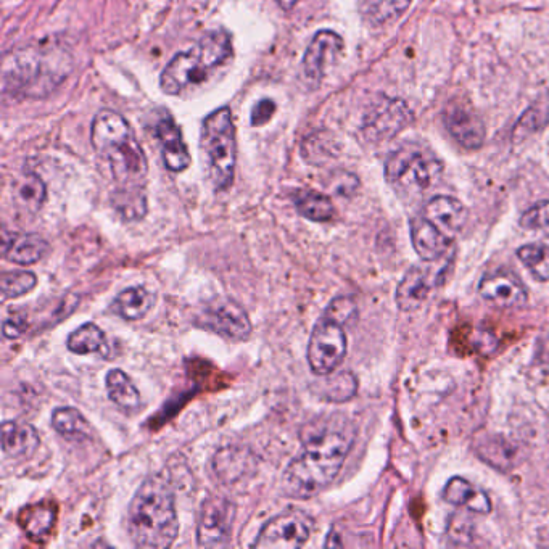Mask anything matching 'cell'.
<instances>
[{
    "label": "cell",
    "mask_w": 549,
    "mask_h": 549,
    "mask_svg": "<svg viewBox=\"0 0 549 549\" xmlns=\"http://www.w3.org/2000/svg\"><path fill=\"white\" fill-rule=\"evenodd\" d=\"M355 435L342 424L326 422L303 435V451L290 461L282 475L285 495L308 500L329 487L339 475Z\"/></svg>",
    "instance_id": "obj_1"
},
{
    "label": "cell",
    "mask_w": 549,
    "mask_h": 549,
    "mask_svg": "<svg viewBox=\"0 0 549 549\" xmlns=\"http://www.w3.org/2000/svg\"><path fill=\"white\" fill-rule=\"evenodd\" d=\"M129 533L139 548H168L178 537L179 521L173 487L163 474H153L137 488L128 512Z\"/></svg>",
    "instance_id": "obj_2"
},
{
    "label": "cell",
    "mask_w": 549,
    "mask_h": 549,
    "mask_svg": "<svg viewBox=\"0 0 549 549\" xmlns=\"http://www.w3.org/2000/svg\"><path fill=\"white\" fill-rule=\"evenodd\" d=\"M91 141L120 187H142L149 165L133 128L120 113L102 110L92 121Z\"/></svg>",
    "instance_id": "obj_3"
},
{
    "label": "cell",
    "mask_w": 549,
    "mask_h": 549,
    "mask_svg": "<svg viewBox=\"0 0 549 549\" xmlns=\"http://www.w3.org/2000/svg\"><path fill=\"white\" fill-rule=\"evenodd\" d=\"M231 57V34L226 29L210 31L195 46L174 55L161 71V91L168 95L181 94L189 87L207 81L208 76Z\"/></svg>",
    "instance_id": "obj_4"
},
{
    "label": "cell",
    "mask_w": 549,
    "mask_h": 549,
    "mask_svg": "<svg viewBox=\"0 0 549 549\" xmlns=\"http://www.w3.org/2000/svg\"><path fill=\"white\" fill-rule=\"evenodd\" d=\"M442 176V163L422 145H403L385 161V179L398 194L406 197L426 194L437 186Z\"/></svg>",
    "instance_id": "obj_5"
},
{
    "label": "cell",
    "mask_w": 549,
    "mask_h": 549,
    "mask_svg": "<svg viewBox=\"0 0 549 549\" xmlns=\"http://www.w3.org/2000/svg\"><path fill=\"white\" fill-rule=\"evenodd\" d=\"M63 62V55L52 52H21L5 63L4 91L23 97H42L67 78L65 65L52 68Z\"/></svg>",
    "instance_id": "obj_6"
},
{
    "label": "cell",
    "mask_w": 549,
    "mask_h": 549,
    "mask_svg": "<svg viewBox=\"0 0 549 549\" xmlns=\"http://www.w3.org/2000/svg\"><path fill=\"white\" fill-rule=\"evenodd\" d=\"M202 149L207 155L213 186L218 190L229 189L236 174L237 142L236 128L228 107L215 110L203 121Z\"/></svg>",
    "instance_id": "obj_7"
},
{
    "label": "cell",
    "mask_w": 549,
    "mask_h": 549,
    "mask_svg": "<svg viewBox=\"0 0 549 549\" xmlns=\"http://www.w3.org/2000/svg\"><path fill=\"white\" fill-rule=\"evenodd\" d=\"M347 348V334L343 331V326L322 316L311 332L306 350L311 371L316 376H327L335 372L345 360Z\"/></svg>",
    "instance_id": "obj_8"
},
{
    "label": "cell",
    "mask_w": 549,
    "mask_h": 549,
    "mask_svg": "<svg viewBox=\"0 0 549 549\" xmlns=\"http://www.w3.org/2000/svg\"><path fill=\"white\" fill-rule=\"evenodd\" d=\"M426 265L413 266L401 279L397 289L398 308L405 313H411L421 308L429 300L430 295L445 282L446 269L450 268L451 260L424 261Z\"/></svg>",
    "instance_id": "obj_9"
},
{
    "label": "cell",
    "mask_w": 549,
    "mask_h": 549,
    "mask_svg": "<svg viewBox=\"0 0 549 549\" xmlns=\"http://www.w3.org/2000/svg\"><path fill=\"white\" fill-rule=\"evenodd\" d=\"M313 532V519L300 509H290L269 519L256 538L255 548L294 549L305 545Z\"/></svg>",
    "instance_id": "obj_10"
},
{
    "label": "cell",
    "mask_w": 549,
    "mask_h": 549,
    "mask_svg": "<svg viewBox=\"0 0 549 549\" xmlns=\"http://www.w3.org/2000/svg\"><path fill=\"white\" fill-rule=\"evenodd\" d=\"M413 123V113L403 100L382 99L364 116V137L371 142L393 139Z\"/></svg>",
    "instance_id": "obj_11"
},
{
    "label": "cell",
    "mask_w": 549,
    "mask_h": 549,
    "mask_svg": "<svg viewBox=\"0 0 549 549\" xmlns=\"http://www.w3.org/2000/svg\"><path fill=\"white\" fill-rule=\"evenodd\" d=\"M200 326L218 332L226 339L242 342L252 334V322L244 308L229 298H215L203 306Z\"/></svg>",
    "instance_id": "obj_12"
},
{
    "label": "cell",
    "mask_w": 549,
    "mask_h": 549,
    "mask_svg": "<svg viewBox=\"0 0 549 549\" xmlns=\"http://www.w3.org/2000/svg\"><path fill=\"white\" fill-rule=\"evenodd\" d=\"M236 508L223 496H208L200 509L197 538L202 548H221L231 540L232 521Z\"/></svg>",
    "instance_id": "obj_13"
},
{
    "label": "cell",
    "mask_w": 549,
    "mask_h": 549,
    "mask_svg": "<svg viewBox=\"0 0 549 549\" xmlns=\"http://www.w3.org/2000/svg\"><path fill=\"white\" fill-rule=\"evenodd\" d=\"M443 121L450 136L459 145H463L464 149L475 150L482 147L485 141V126L472 105L458 99L453 100L446 105Z\"/></svg>",
    "instance_id": "obj_14"
},
{
    "label": "cell",
    "mask_w": 549,
    "mask_h": 549,
    "mask_svg": "<svg viewBox=\"0 0 549 549\" xmlns=\"http://www.w3.org/2000/svg\"><path fill=\"white\" fill-rule=\"evenodd\" d=\"M342 50L343 39L339 34L329 29L316 33L311 39L310 46L306 47L303 57V75L306 81L318 86L326 75V68L335 62V58L342 54Z\"/></svg>",
    "instance_id": "obj_15"
},
{
    "label": "cell",
    "mask_w": 549,
    "mask_h": 549,
    "mask_svg": "<svg viewBox=\"0 0 549 549\" xmlns=\"http://www.w3.org/2000/svg\"><path fill=\"white\" fill-rule=\"evenodd\" d=\"M480 297L498 308H519L529 300L522 282L509 273H492L482 277L479 284Z\"/></svg>",
    "instance_id": "obj_16"
},
{
    "label": "cell",
    "mask_w": 549,
    "mask_h": 549,
    "mask_svg": "<svg viewBox=\"0 0 549 549\" xmlns=\"http://www.w3.org/2000/svg\"><path fill=\"white\" fill-rule=\"evenodd\" d=\"M155 136L160 142L161 157L168 170L181 173L190 166V153L182 139L181 129L170 113H163L155 123Z\"/></svg>",
    "instance_id": "obj_17"
},
{
    "label": "cell",
    "mask_w": 549,
    "mask_h": 549,
    "mask_svg": "<svg viewBox=\"0 0 549 549\" xmlns=\"http://www.w3.org/2000/svg\"><path fill=\"white\" fill-rule=\"evenodd\" d=\"M422 216L453 240L467 223L466 207L458 199L448 195H437L430 199L422 210Z\"/></svg>",
    "instance_id": "obj_18"
},
{
    "label": "cell",
    "mask_w": 549,
    "mask_h": 549,
    "mask_svg": "<svg viewBox=\"0 0 549 549\" xmlns=\"http://www.w3.org/2000/svg\"><path fill=\"white\" fill-rule=\"evenodd\" d=\"M411 242L422 261L442 260L450 253L453 239L445 236L437 226L424 216H416L411 221Z\"/></svg>",
    "instance_id": "obj_19"
},
{
    "label": "cell",
    "mask_w": 549,
    "mask_h": 549,
    "mask_svg": "<svg viewBox=\"0 0 549 549\" xmlns=\"http://www.w3.org/2000/svg\"><path fill=\"white\" fill-rule=\"evenodd\" d=\"M41 445L38 430L31 424L20 421H5L2 424V450L13 459H28Z\"/></svg>",
    "instance_id": "obj_20"
},
{
    "label": "cell",
    "mask_w": 549,
    "mask_h": 549,
    "mask_svg": "<svg viewBox=\"0 0 549 549\" xmlns=\"http://www.w3.org/2000/svg\"><path fill=\"white\" fill-rule=\"evenodd\" d=\"M443 500L477 514H490L493 508L487 493L472 485L471 482H467L463 477H453L448 480L443 490Z\"/></svg>",
    "instance_id": "obj_21"
},
{
    "label": "cell",
    "mask_w": 549,
    "mask_h": 549,
    "mask_svg": "<svg viewBox=\"0 0 549 549\" xmlns=\"http://www.w3.org/2000/svg\"><path fill=\"white\" fill-rule=\"evenodd\" d=\"M213 467L218 479L224 483H236L247 479L248 474H253L256 463L247 450L224 448L216 453Z\"/></svg>",
    "instance_id": "obj_22"
},
{
    "label": "cell",
    "mask_w": 549,
    "mask_h": 549,
    "mask_svg": "<svg viewBox=\"0 0 549 549\" xmlns=\"http://www.w3.org/2000/svg\"><path fill=\"white\" fill-rule=\"evenodd\" d=\"M155 294L145 289L142 285H134L129 289H124L113 302V310L118 316L126 321H137L144 318L145 314L152 310L155 305Z\"/></svg>",
    "instance_id": "obj_23"
},
{
    "label": "cell",
    "mask_w": 549,
    "mask_h": 549,
    "mask_svg": "<svg viewBox=\"0 0 549 549\" xmlns=\"http://www.w3.org/2000/svg\"><path fill=\"white\" fill-rule=\"evenodd\" d=\"M49 250V244L38 234H21L10 240L5 247V258L17 265L29 266L38 263Z\"/></svg>",
    "instance_id": "obj_24"
},
{
    "label": "cell",
    "mask_w": 549,
    "mask_h": 549,
    "mask_svg": "<svg viewBox=\"0 0 549 549\" xmlns=\"http://www.w3.org/2000/svg\"><path fill=\"white\" fill-rule=\"evenodd\" d=\"M105 385H107L108 397L116 406H120L124 411H137L141 408V393L121 369L108 371Z\"/></svg>",
    "instance_id": "obj_25"
},
{
    "label": "cell",
    "mask_w": 549,
    "mask_h": 549,
    "mask_svg": "<svg viewBox=\"0 0 549 549\" xmlns=\"http://www.w3.org/2000/svg\"><path fill=\"white\" fill-rule=\"evenodd\" d=\"M294 203L298 213L314 223H327L335 216L332 200L314 190H298L294 195Z\"/></svg>",
    "instance_id": "obj_26"
},
{
    "label": "cell",
    "mask_w": 549,
    "mask_h": 549,
    "mask_svg": "<svg viewBox=\"0 0 549 549\" xmlns=\"http://www.w3.org/2000/svg\"><path fill=\"white\" fill-rule=\"evenodd\" d=\"M324 377L322 382L313 385L314 392L318 393L319 397L324 400L331 401V403H343V401L350 400L358 390V382L356 377L351 372L343 371L331 372Z\"/></svg>",
    "instance_id": "obj_27"
},
{
    "label": "cell",
    "mask_w": 549,
    "mask_h": 549,
    "mask_svg": "<svg viewBox=\"0 0 549 549\" xmlns=\"http://www.w3.org/2000/svg\"><path fill=\"white\" fill-rule=\"evenodd\" d=\"M68 350L76 355H91V353H100L108 355V345L105 342V334L99 326L92 322H86L79 326L76 331L71 332L68 337Z\"/></svg>",
    "instance_id": "obj_28"
},
{
    "label": "cell",
    "mask_w": 549,
    "mask_h": 549,
    "mask_svg": "<svg viewBox=\"0 0 549 549\" xmlns=\"http://www.w3.org/2000/svg\"><path fill=\"white\" fill-rule=\"evenodd\" d=\"M411 0H360V9L372 26H385L409 9Z\"/></svg>",
    "instance_id": "obj_29"
},
{
    "label": "cell",
    "mask_w": 549,
    "mask_h": 549,
    "mask_svg": "<svg viewBox=\"0 0 549 549\" xmlns=\"http://www.w3.org/2000/svg\"><path fill=\"white\" fill-rule=\"evenodd\" d=\"M52 427L68 440L91 438L92 429L86 417L75 408H57L52 414Z\"/></svg>",
    "instance_id": "obj_30"
},
{
    "label": "cell",
    "mask_w": 549,
    "mask_h": 549,
    "mask_svg": "<svg viewBox=\"0 0 549 549\" xmlns=\"http://www.w3.org/2000/svg\"><path fill=\"white\" fill-rule=\"evenodd\" d=\"M549 124V94L541 95L530 105L514 126V137L525 139L541 133Z\"/></svg>",
    "instance_id": "obj_31"
},
{
    "label": "cell",
    "mask_w": 549,
    "mask_h": 549,
    "mask_svg": "<svg viewBox=\"0 0 549 549\" xmlns=\"http://www.w3.org/2000/svg\"><path fill=\"white\" fill-rule=\"evenodd\" d=\"M113 207L128 221L144 218L147 213V200L142 187H120V190L113 194Z\"/></svg>",
    "instance_id": "obj_32"
},
{
    "label": "cell",
    "mask_w": 549,
    "mask_h": 549,
    "mask_svg": "<svg viewBox=\"0 0 549 549\" xmlns=\"http://www.w3.org/2000/svg\"><path fill=\"white\" fill-rule=\"evenodd\" d=\"M46 184L39 176L26 173L17 184V199L26 211L36 213L46 202Z\"/></svg>",
    "instance_id": "obj_33"
},
{
    "label": "cell",
    "mask_w": 549,
    "mask_h": 549,
    "mask_svg": "<svg viewBox=\"0 0 549 549\" xmlns=\"http://www.w3.org/2000/svg\"><path fill=\"white\" fill-rule=\"evenodd\" d=\"M517 258L537 281H549V247L541 244L522 245L517 250Z\"/></svg>",
    "instance_id": "obj_34"
},
{
    "label": "cell",
    "mask_w": 549,
    "mask_h": 549,
    "mask_svg": "<svg viewBox=\"0 0 549 549\" xmlns=\"http://www.w3.org/2000/svg\"><path fill=\"white\" fill-rule=\"evenodd\" d=\"M55 511L54 509L44 508V506H34V508L25 509L21 516V527L28 533L29 538L39 540L49 535L54 527Z\"/></svg>",
    "instance_id": "obj_35"
},
{
    "label": "cell",
    "mask_w": 549,
    "mask_h": 549,
    "mask_svg": "<svg viewBox=\"0 0 549 549\" xmlns=\"http://www.w3.org/2000/svg\"><path fill=\"white\" fill-rule=\"evenodd\" d=\"M38 285V277L31 271H9L2 274L0 289L4 298H17L28 294Z\"/></svg>",
    "instance_id": "obj_36"
},
{
    "label": "cell",
    "mask_w": 549,
    "mask_h": 549,
    "mask_svg": "<svg viewBox=\"0 0 549 549\" xmlns=\"http://www.w3.org/2000/svg\"><path fill=\"white\" fill-rule=\"evenodd\" d=\"M519 224L525 231L538 232L541 236L549 237V200L537 203L525 211Z\"/></svg>",
    "instance_id": "obj_37"
},
{
    "label": "cell",
    "mask_w": 549,
    "mask_h": 549,
    "mask_svg": "<svg viewBox=\"0 0 549 549\" xmlns=\"http://www.w3.org/2000/svg\"><path fill=\"white\" fill-rule=\"evenodd\" d=\"M356 303L350 297H339L332 300L331 305L327 306L324 318L337 322L340 326H347L351 319L356 318Z\"/></svg>",
    "instance_id": "obj_38"
},
{
    "label": "cell",
    "mask_w": 549,
    "mask_h": 549,
    "mask_svg": "<svg viewBox=\"0 0 549 549\" xmlns=\"http://www.w3.org/2000/svg\"><path fill=\"white\" fill-rule=\"evenodd\" d=\"M274 112H276V104H274L273 100H261L252 110L253 126H263V124L268 123L273 118Z\"/></svg>",
    "instance_id": "obj_39"
},
{
    "label": "cell",
    "mask_w": 549,
    "mask_h": 549,
    "mask_svg": "<svg viewBox=\"0 0 549 549\" xmlns=\"http://www.w3.org/2000/svg\"><path fill=\"white\" fill-rule=\"evenodd\" d=\"M26 329H28V322L21 316H10L9 319H5L4 335L7 339H20Z\"/></svg>",
    "instance_id": "obj_40"
},
{
    "label": "cell",
    "mask_w": 549,
    "mask_h": 549,
    "mask_svg": "<svg viewBox=\"0 0 549 549\" xmlns=\"http://www.w3.org/2000/svg\"><path fill=\"white\" fill-rule=\"evenodd\" d=\"M276 2L282 10H285V12H290V10L294 9L295 5H297L300 0H276Z\"/></svg>",
    "instance_id": "obj_41"
}]
</instances>
